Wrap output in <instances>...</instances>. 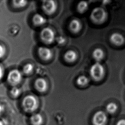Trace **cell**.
Segmentation results:
<instances>
[{"label":"cell","mask_w":125,"mask_h":125,"mask_svg":"<svg viewBox=\"0 0 125 125\" xmlns=\"http://www.w3.org/2000/svg\"><path fill=\"white\" fill-rule=\"evenodd\" d=\"M10 94L14 97H18L21 94V90L16 86H13L10 91Z\"/></svg>","instance_id":"18"},{"label":"cell","mask_w":125,"mask_h":125,"mask_svg":"<svg viewBox=\"0 0 125 125\" xmlns=\"http://www.w3.org/2000/svg\"><path fill=\"white\" fill-rule=\"evenodd\" d=\"M42 8L48 15L54 13L57 9V4L54 0H44L42 1Z\"/></svg>","instance_id":"6"},{"label":"cell","mask_w":125,"mask_h":125,"mask_svg":"<svg viewBox=\"0 0 125 125\" xmlns=\"http://www.w3.org/2000/svg\"><path fill=\"white\" fill-rule=\"evenodd\" d=\"M33 21L36 25L41 26L46 23V20L42 15L37 13L34 15L33 18Z\"/></svg>","instance_id":"15"},{"label":"cell","mask_w":125,"mask_h":125,"mask_svg":"<svg viewBox=\"0 0 125 125\" xmlns=\"http://www.w3.org/2000/svg\"><path fill=\"white\" fill-rule=\"evenodd\" d=\"M77 84L81 86L87 85L89 83V80L87 76L82 75L79 76L76 80Z\"/></svg>","instance_id":"17"},{"label":"cell","mask_w":125,"mask_h":125,"mask_svg":"<svg viewBox=\"0 0 125 125\" xmlns=\"http://www.w3.org/2000/svg\"><path fill=\"white\" fill-rule=\"evenodd\" d=\"M105 73V68L100 63H95L90 68V75L96 81L101 80L104 76Z\"/></svg>","instance_id":"3"},{"label":"cell","mask_w":125,"mask_h":125,"mask_svg":"<svg viewBox=\"0 0 125 125\" xmlns=\"http://www.w3.org/2000/svg\"><path fill=\"white\" fill-rule=\"evenodd\" d=\"M104 52L101 48H96L95 49L93 52L92 56L93 59L96 61V62H100L104 57Z\"/></svg>","instance_id":"12"},{"label":"cell","mask_w":125,"mask_h":125,"mask_svg":"<svg viewBox=\"0 0 125 125\" xmlns=\"http://www.w3.org/2000/svg\"><path fill=\"white\" fill-rule=\"evenodd\" d=\"M40 36L42 41L46 44H51L55 39L54 31L49 27L43 29L41 32Z\"/></svg>","instance_id":"5"},{"label":"cell","mask_w":125,"mask_h":125,"mask_svg":"<svg viewBox=\"0 0 125 125\" xmlns=\"http://www.w3.org/2000/svg\"><path fill=\"white\" fill-rule=\"evenodd\" d=\"M22 105L25 112L27 113H33L37 110L39 103L35 96L32 95H29L23 99Z\"/></svg>","instance_id":"1"},{"label":"cell","mask_w":125,"mask_h":125,"mask_svg":"<svg viewBox=\"0 0 125 125\" xmlns=\"http://www.w3.org/2000/svg\"><path fill=\"white\" fill-rule=\"evenodd\" d=\"M6 52L5 47L3 46L0 44V58L3 57Z\"/></svg>","instance_id":"23"},{"label":"cell","mask_w":125,"mask_h":125,"mask_svg":"<svg viewBox=\"0 0 125 125\" xmlns=\"http://www.w3.org/2000/svg\"><path fill=\"white\" fill-rule=\"evenodd\" d=\"M78 56L75 51L69 50L66 52L64 54V59L68 62L71 63L76 60Z\"/></svg>","instance_id":"13"},{"label":"cell","mask_w":125,"mask_h":125,"mask_svg":"<svg viewBox=\"0 0 125 125\" xmlns=\"http://www.w3.org/2000/svg\"><path fill=\"white\" fill-rule=\"evenodd\" d=\"M93 121L94 125H105L107 121L106 115L104 112H97L93 116Z\"/></svg>","instance_id":"7"},{"label":"cell","mask_w":125,"mask_h":125,"mask_svg":"<svg viewBox=\"0 0 125 125\" xmlns=\"http://www.w3.org/2000/svg\"><path fill=\"white\" fill-rule=\"evenodd\" d=\"M30 121L33 125H41L43 122V118L40 114H34L31 116Z\"/></svg>","instance_id":"14"},{"label":"cell","mask_w":125,"mask_h":125,"mask_svg":"<svg viewBox=\"0 0 125 125\" xmlns=\"http://www.w3.org/2000/svg\"><path fill=\"white\" fill-rule=\"evenodd\" d=\"M22 79V73L17 69L12 70L10 71L7 77L9 83L13 86H16L20 83Z\"/></svg>","instance_id":"4"},{"label":"cell","mask_w":125,"mask_h":125,"mask_svg":"<svg viewBox=\"0 0 125 125\" xmlns=\"http://www.w3.org/2000/svg\"><path fill=\"white\" fill-rule=\"evenodd\" d=\"M117 125H125V120L122 119L117 122Z\"/></svg>","instance_id":"25"},{"label":"cell","mask_w":125,"mask_h":125,"mask_svg":"<svg viewBox=\"0 0 125 125\" xmlns=\"http://www.w3.org/2000/svg\"><path fill=\"white\" fill-rule=\"evenodd\" d=\"M89 5L87 2L81 1L80 2L77 6L78 11L81 13H83L88 10Z\"/></svg>","instance_id":"16"},{"label":"cell","mask_w":125,"mask_h":125,"mask_svg":"<svg viewBox=\"0 0 125 125\" xmlns=\"http://www.w3.org/2000/svg\"><path fill=\"white\" fill-rule=\"evenodd\" d=\"M82 28L81 22L78 19H74L71 21L69 24V28L73 33L79 32Z\"/></svg>","instance_id":"11"},{"label":"cell","mask_w":125,"mask_h":125,"mask_svg":"<svg viewBox=\"0 0 125 125\" xmlns=\"http://www.w3.org/2000/svg\"><path fill=\"white\" fill-rule=\"evenodd\" d=\"M38 54L39 56L44 60H49L51 59L52 56V52L48 47H40L38 49Z\"/></svg>","instance_id":"8"},{"label":"cell","mask_w":125,"mask_h":125,"mask_svg":"<svg viewBox=\"0 0 125 125\" xmlns=\"http://www.w3.org/2000/svg\"><path fill=\"white\" fill-rule=\"evenodd\" d=\"M111 42L116 46H120L124 44L125 41L124 38L121 34L115 32L112 34L110 38Z\"/></svg>","instance_id":"10"},{"label":"cell","mask_w":125,"mask_h":125,"mask_svg":"<svg viewBox=\"0 0 125 125\" xmlns=\"http://www.w3.org/2000/svg\"><path fill=\"white\" fill-rule=\"evenodd\" d=\"M35 87L37 91L43 93L47 89V83L43 78H38L35 82Z\"/></svg>","instance_id":"9"},{"label":"cell","mask_w":125,"mask_h":125,"mask_svg":"<svg viewBox=\"0 0 125 125\" xmlns=\"http://www.w3.org/2000/svg\"><path fill=\"white\" fill-rule=\"evenodd\" d=\"M13 4L17 8H22L25 7L27 4V1L26 0H13Z\"/></svg>","instance_id":"21"},{"label":"cell","mask_w":125,"mask_h":125,"mask_svg":"<svg viewBox=\"0 0 125 125\" xmlns=\"http://www.w3.org/2000/svg\"><path fill=\"white\" fill-rule=\"evenodd\" d=\"M4 110V106H3V105L0 104V116L1 115L2 113H3Z\"/></svg>","instance_id":"26"},{"label":"cell","mask_w":125,"mask_h":125,"mask_svg":"<svg viewBox=\"0 0 125 125\" xmlns=\"http://www.w3.org/2000/svg\"><path fill=\"white\" fill-rule=\"evenodd\" d=\"M56 40V42H57L58 44H64L66 42L65 38L62 36H60L57 37Z\"/></svg>","instance_id":"22"},{"label":"cell","mask_w":125,"mask_h":125,"mask_svg":"<svg viewBox=\"0 0 125 125\" xmlns=\"http://www.w3.org/2000/svg\"><path fill=\"white\" fill-rule=\"evenodd\" d=\"M34 66L33 64L31 63H28L24 66L23 68V72L26 74H29L32 73L34 71Z\"/></svg>","instance_id":"20"},{"label":"cell","mask_w":125,"mask_h":125,"mask_svg":"<svg viewBox=\"0 0 125 125\" xmlns=\"http://www.w3.org/2000/svg\"><path fill=\"white\" fill-rule=\"evenodd\" d=\"M117 107L115 103H111L107 105V111L109 113H113L117 110Z\"/></svg>","instance_id":"19"},{"label":"cell","mask_w":125,"mask_h":125,"mask_svg":"<svg viewBox=\"0 0 125 125\" xmlns=\"http://www.w3.org/2000/svg\"><path fill=\"white\" fill-rule=\"evenodd\" d=\"M0 125H4V124L3 123V121L0 119Z\"/></svg>","instance_id":"27"},{"label":"cell","mask_w":125,"mask_h":125,"mask_svg":"<svg viewBox=\"0 0 125 125\" xmlns=\"http://www.w3.org/2000/svg\"><path fill=\"white\" fill-rule=\"evenodd\" d=\"M3 74H4V72H3V69L2 68L1 66L0 65V80H1L3 77Z\"/></svg>","instance_id":"24"},{"label":"cell","mask_w":125,"mask_h":125,"mask_svg":"<svg viewBox=\"0 0 125 125\" xmlns=\"http://www.w3.org/2000/svg\"><path fill=\"white\" fill-rule=\"evenodd\" d=\"M90 18L92 21L95 24H102L106 20L107 13L106 11L101 7L93 9L90 15Z\"/></svg>","instance_id":"2"}]
</instances>
